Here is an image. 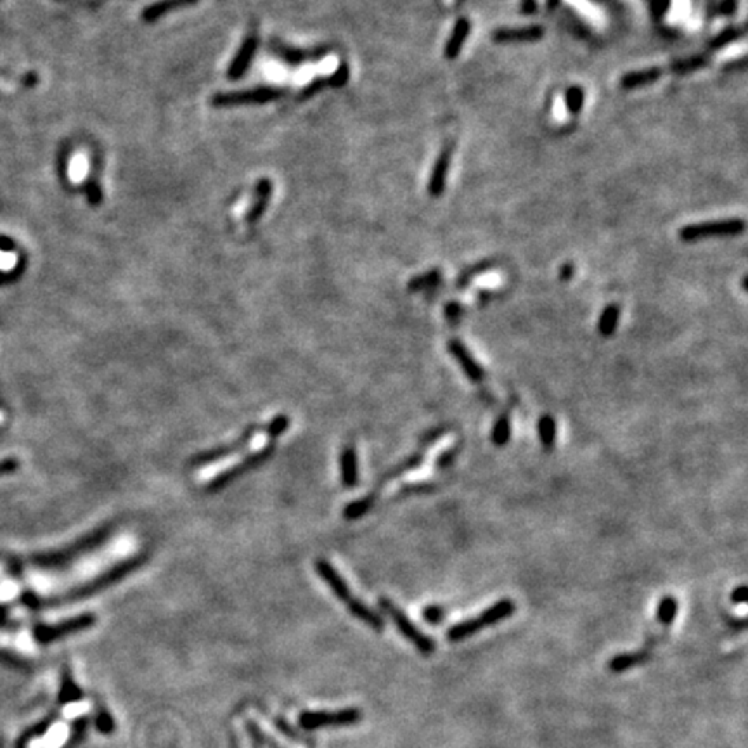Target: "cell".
Masks as SVG:
<instances>
[{
    "label": "cell",
    "instance_id": "6da1fadb",
    "mask_svg": "<svg viewBox=\"0 0 748 748\" xmlns=\"http://www.w3.org/2000/svg\"><path fill=\"white\" fill-rule=\"evenodd\" d=\"M146 561H148V555H146V553H137L136 556H130V558L120 561V563L113 565V567H110L108 570H104L103 574H99L96 579L89 581L87 584L71 589L70 593L65 594V596L52 598V600H49V603L51 605L75 603V601H82V600H87V598L96 596V594L103 593V591L108 589V587L118 584L120 581L129 577L132 572H136L137 568H141Z\"/></svg>",
    "mask_w": 748,
    "mask_h": 748
},
{
    "label": "cell",
    "instance_id": "7a4b0ae2",
    "mask_svg": "<svg viewBox=\"0 0 748 748\" xmlns=\"http://www.w3.org/2000/svg\"><path fill=\"white\" fill-rule=\"evenodd\" d=\"M515 610H516L515 601L510 600V598H504V600L496 601V603L491 605L489 608H485L484 612H482L478 617H475V619L461 620V622L449 627L447 639L451 643L465 641V639L470 638V636L477 634V632L485 629V627H492V626H496V624L503 622V620L510 619V617L515 613Z\"/></svg>",
    "mask_w": 748,
    "mask_h": 748
},
{
    "label": "cell",
    "instance_id": "3957f363",
    "mask_svg": "<svg viewBox=\"0 0 748 748\" xmlns=\"http://www.w3.org/2000/svg\"><path fill=\"white\" fill-rule=\"evenodd\" d=\"M378 607H380V610H383V612L390 617L392 622H394L395 627H397V631L407 639V641L411 643V645L414 646V648L418 650V652H420L421 654H425V657L433 654V652L437 650L435 641H433L430 636H426L421 629H418L416 624H414L413 620L406 615L404 610H400L394 601L388 600V598H385V596L378 598Z\"/></svg>",
    "mask_w": 748,
    "mask_h": 748
},
{
    "label": "cell",
    "instance_id": "277c9868",
    "mask_svg": "<svg viewBox=\"0 0 748 748\" xmlns=\"http://www.w3.org/2000/svg\"><path fill=\"white\" fill-rule=\"evenodd\" d=\"M276 452V444L269 442L265 447H262L260 451L253 452V454L246 456L243 461L236 463L234 466L227 468L226 471H222V473H219L217 477H213L210 482H208L207 485L203 487V492L205 494H217L220 491H224L226 487H229L231 484H234L236 480H239V478H243L245 475H248L250 471L257 470L258 466H262L264 463H267L269 459L274 456Z\"/></svg>",
    "mask_w": 748,
    "mask_h": 748
},
{
    "label": "cell",
    "instance_id": "5b68a950",
    "mask_svg": "<svg viewBox=\"0 0 748 748\" xmlns=\"http://www.w3.org/2000/svg\"><path fill=\"white\" fill-rule=\"evenodd\" d=\"M113 532H115V523H106V525H103L101 529L87 534L85 537L78 539L75 544L61 549V551L52 553V555H47V556H40V558H37V563L46 565V567H58V565L70 563V561L80 558V556L85 555V553H89V551H92V549L103 546L108 539L113 536Z\"/></svg>",
    "mask_w": 748,
    "mask_h": 748
},
{
    "label": "cell",
    "instance_id": "8992f818",
    "mask_svg": "<svg viewBox=\"0 0 748 748\" xmlns=\"http://www.w3.org/2000/svg\"><path fill=\"white\" fill-rule=\"evenodd\" d=\"M258 432H264V426H262V425L246 426L245 432H243L241 435L238 437V439L233 440V442L219 445V447L208 449V451L198 452V454L191 456V458L187 459L186 466L187 468H201V466H208V465H213V463L222 461V459L231 458V456H234V454H238V452L245 451V449L250 445V442H252V440L255 439V435H257Z\"/></svg>",
    "mask_w": 748,
    "mask_h": 748
},
{
    "label": "cell",
    "instance_id": "52a82bcc",
    "mask_svg": "<svg viewBox=\"0 0 748 748\" xmlns=\"http://www.w3.org/2000/svg\"><path fill=\"white\" fill-rule=\"evenodd\" d=\"M362 719V712L359 709H343L336 712H302L298 717V724L305 731H316L323 728H342V726H354Z\"/></svg>",
    "mask_w": 748,
    "mask_h": 748
},
{
    "label": "cell",
    "instance_id": "ba28073f",
    "mask_svg": "<svg viewBox=\"0 0 748 748\" xmlns=\"http://www.w3.org/2000/svg\"><path fill=\"white\" fill-rule=\"evenodd\" d=\"M94 626H96V615H94V613H84V615H77L73 617V619L63 620L61 624H56V626H39L35 629V638L39 639L40 643H51L56 641V639L75 634V632L87 631Z\"/></svg>",
    "mask_w": 748,
    "mask_h": 748
},
{
    "label": "cell",
    "instance_id": "9c48e42d",
    "mask_svg": "<svg viewBox=\"0 0 748 748\" xmlns=\"http://www.w3.org/2000/svg\"><path fill=\"white\" fill-rule=\"evenodd\" d=\"M745 229V222L740 219L729 220H716L709 224H697V226H688L681 229V239L684 241H697V239L712 238V236H729L738 234Z\"/></svg>",
    "mask_w": 748,
    "mask_h": 748
},
{
    "label": "cell",
    "instance_id": "30bf717a",
    "mask_svg": "<svg viewBox=\"0 0 748 748\" xmlns=\"http://www.w3.org/2000/svg\"><path fill=\"white\" fill-rule=\"evenodd\" d=\"M316 572L321 575V577H323V581L326 582L329 589L333 591V594H335V596L338 598L342 603L347 605V608L354 603L355 598H354V594H352L349 584L343 581V577L338 574V570H336V568L333 567L328 560H323V558L316 560Z\"/></svg>",
    "mask_w": 748,
    "mask_h": 748
},
{
    "label": "cell",
    "instance_id": "8fae6325",
    "mask_svg": "<svg viewBox=\"0 0 748 748\" xmlns=\"http://www.w3.org/2000/svg\"><path fill=\"white\" fill-rule=\"evenodd\" d=\"M447 349L449 352H451L452 357L456 359V362L461 366L463 373L466 374L468 380L473 381V383H480V381H484V378H485L484 368H482V366L475 361L471 352L466 349V345L461 342V340H456V338L451 340V342L447 343Z\"/></svg>",
    "mask_w": 748,
    "mask_h": 748
},
{
    "label": "cell",
    "instance_id": "7c38bea8",
    "mask_svg": "<svg viewBox=\"0 0 748 748\" xmlns=\"http://www.w3.org/2000/svg\"><path fill=\"white\" fill-rule=\"evenodd\" d=\"M283 94V91H274V89H257L250 92H238V94H226V96H217L213 99V104L217 106H231V104H245V103H265Z\"/></svg>",
    "mask_w": 748,
    "mask_h": 748
},
{
    "label": "cell",
    "instance_id": "4fadbf2b",
    "mask_svg": "<svg viewBox=\"0 0 748 748\" xmlns=\"http://www.w3.org/2000/svg\"><path fill=\"white\" fill-rule=\"evenodd\" d=\"M342 485L345 489H355L359 485V461L354 445H345L340 456Z\"/></svg>",
    "mask_w": 748,
    "mask_h": 748
},
{
    "label": "cell",
    "instance_id": "5bb4252c",
    "mask_svg": "<svg viewBox=\"0 0 748 748\" xmlns=\"http://www.w3.org/2000/svg\"><path fill=\"white\" fill-rule=\"evenodd\" d=\"M349 612L355 617V619H359L361 622H364L366 626L369 627V629H373V631H376V632H381V631L385 629L383 617H381L378 612H374L371 607H368V605H366L364 601L355 600L354 603H352L350 607H349Z\"/></svg>",
    "mask_w": 748,
    "mask_h": 748
},
{
    "label": "cell",
    "instance_id": "9a60e30c",
    "mask_svg": "<svg viewBox=\"0 0 748 748\" xmlns=\"http://www.w3.org/2000/svg\"><path fill=\"white\" fill-rule=\"evenodd\" d=\"M423 458H425V456H423V452H414V454H411L409 458L404 459L402 463H399V465H395L394 468H390L388 471H385L383 477H381L380 480H378L376 492L380 491V489L383 487V485H387V482L395 480V478L402 477V475L407 473V471H413V470H416L418 466H421Z\"/></svg>",
    "mask_w": 748,
    "mask_h": 748
},
{
    "label": "cell",
    "instance_id": "2e32d148",
    "mask_svg": "<svg viewBox=\"0 0 748 748\" xmlns=\"http://www.w3.org/2000/svg\"><path fill=\"white\" fill-rule=\"evenodd\" d=\"M376 501H378L376 491L366 494V496L361 497V499L352 501V503H349L345 508H343V518L349 520V522H355V520L364 518V516L373 510Z\"/></svg>",
    "mask_w": 748,
    "mask_h": 748
},
{
    "label": "cell",
    "instance_id": "e0dca14e",
    "mask_svg": "<svg viewBox=\"0 0 748 748\" xmlns=\"http://www.w3.org/2000/svg\"><path fill=\"white\" fill-rule=\"evenodd\" d=\"M542 35H544V30H542L541 26H527V28L518 30H499V32L494 35V39L499 40V42H513V40H534Z\"/></svg>",
    "mask_w": 748,
    "mask_h": 748
},
{
    "label": "cell",
    "instance_id": "ac0fdd59",
    "mask_svg": "<svg viewBox=\"0 0 748 748\" xmlns=\"http://www.w3.org/2000/svg\"><path fill=\"white\" fill-rule=\"evenodd\" d=\"M449 162H451V151L445 149L442 155H440L439 162H437L435 165V170H433V175H432V182H430V191H432L433 196H439V194L442 193V189L445 186V177H447Z\"/></svg>",
    "mask_w": 748,
    "mask_h": 748
},
{
    "label": "cell",
    "instance_id": "d6986e66",
    "mask_svg": "<svg viewBox=\"0 0 748 748\" xmlns=\"http://www.w3.org/2000/svg\"><path fill=\"white\" fill-rule=\"evenodd\" d=\"M537 433H539V440H541L542 447H544L546 451H553V449H555V442H556L555 418L549 416V414L541 416V420L537 421Z\"/></svg>",
    "mask_w": 748,
    "mask_h": 748
},
{
    "label": "cell",
    "instance_id": "ffe728a7",
    "mask_svg": "<svg viewBox=\"0 0 748 748\" xmlns=\"http://www.w3.org/2000/svg\"><path fill=\"white\" fill-rule=\"evenodd\" d=\"M646 660V653H620L615 654L612 660L608 662V669L615 674H622V672L631 671L632 667L639 665L641 662Z\"/></svg>",
    "mask_w": 748,
    "mask_h": 748
},
{
    "label": "cell",
    "instance_id": "44dd1931",
    "mask_svg": "<svg viewBox=\"0 0 748 748\" xmlns=\"http://www.w3.org/2000/svg\"><path fill=\"white\" fill-rule=\"evenodd\" d=\"M84 698V691L77 686L73 678H71V671L68 667L63 672V683H61V691H59V703L66 705V703H75Z\"/></svg>",
    "mask_w": 748,
    "mask_h": 748
},
{
    "label": "cell",
    "instance_id": "7402d4cb",
    "mask_svg": "<svg viewBox=\"0 0 748 748\" xmlns=\"http://www.w3.org/2000/svg\"><path fill=\"white\" fill-rule=\"evenodd\" d=\"M619 319H620L619 305H615V304L608 305L607 309L603 310V314H601L600 323H598V331H600V335L605 336V338H610V336L615 333L617 326H619Z\"/></svg>",
    "mask_w": 748,
    "mask_h": 748
},
{
    "label": "cell",
    "instance_id": "603a6c76",
    "mask_svg": "<svg viewBox=\"0 0 748 748\" xmlns=\"http://www.w3.org/2000/svg\"><path fill=\"white\" fill-rule=\"evenodd\" d=\"M678 612H679L678 600H676L674 596H671V594H669V596H664L660 600V603H658V608H657L658 622L665 627L672 626V622H674L676 617H678Z\"/></svg>",
    "mask_w": 748,
    "mask_h": 748
},
{
    "label": "cell",
    "instance_id": "cb8c5ba5",
    "mask_svg": "<svg viewBox=\"0 0 748 748\" xmlns=\"http://www.w3.org/2000/svg\"><path fill=\"white\" fill-rule=\"evenodd\" d=\"M196 2V0H162V2L155 4V6H149L148 9L144 11V21H156L160 16H163L165 13H168V11L175 9V7H182V6H187V4H193Z\"/></svg>",
    "mask_w": 748,
    "mask_h": 748
},
{
    "label": "cell",
    "instance_id": "d4e9b609",
    "mask_svg": "<svg viewBox=\"0 0 748 748\" xmlns=\"http://www.w3.org/2000/svg\"><path fill=\"white\" fill-rule=\"evenodd\" d=\"M491 439H492V444L496 445V447H504V445L510 442V440H511V421H510V416H508V414H503V416L497 418L496 423H494Z\"/></svg>",
    "mask_w": 748,
    "mask_h": 748
},
{
    "label": "cell",
    "instance_id": "484cf974",
    "mask_svg": "<svg viewBox=\"0 0 748 748\" xmlns=\"http://www.w3.org/2000/svg\"><path fill=\"white\" fill-rule=\"evenodd\" d=\"M468 30H470V25H468L466 20H461L456 23L454 33H452V37H451V42L447 44V49H445L447 58L454 59L456 56L459 54V51H461V47H463V42H465V39L468 35Z\"/></svg>",
    "mask_w": 748,
    "mask_h": 748
},
{
    "label": "cell",
    "instance_id": "4316f807",
    "mask_svg": "<svg viewBox=\"0 0 748 748\" xmlns=\"http://www.w3.org/2000/svg\"><path fill=\"white\" fill-rule=\"evenodd\" d=\"M253 51H255V37H252V39L246 40V44L243 46L241 52H239V56L234 59L233 66H231V71H229L231 77H233V78L241 77L243 71H245L246 66H248L250 59H252Z\"/></svg>",
    "mask_w": 748,
    "mask_h": 748
},
{
    "label": "cell",
    "instance_id": "83f0119b",
    "mask_svg": "<svg viewBox=\"0 0 748 748\" xmlns=\"http://www.w3.org/2000/svg\"><path fill=\"white\" fill-rule=\"evenodd\" d=\"M660 73H662V70H658V68L638 71V73H629L622 78V87L624 89L641 87V85H646V84H650V82L657 80V78L660 77Z\"/></svg>",
    "mask_w": 748,
    "mask_h": 748
},
{
    "label": "cell",
    "instance_id": "f1b7e54d",
    "mask_svg": "<svg viewBox=\"0 0 748 748\" xmlns=\"http://www.w3.org/2000/svg\"><path fill=\"white\" fill-rule=\"evenodd\" d=\"M290 425H291V420L286 416V414H278V416L272 418V420L264 426V432L269 440H276L288 432Z\"/></svg>",
    "mask_w": 748,
    "mask_h": 748
},
{
    "label": "cell",
    "instance_id": "f546056e",
    "mask_svg": "<svg viewBox=\"0 0 748 748\" xmlns=\"http://www.w3.org/2000/svg\"><path fill=\"white\" fill-rule=\"evenodd\" d=\"M89 724H91V717H89V716L77 717V719H75V723L71 724V735H70L68 743H66V747L78 745V743H80L82 740L85 738V733H87Z\"/></svg>",
    "mask_w": 748,
    "mask_h": 748
},
{
    "label": "cell",
    "instance_id": "4dcf8cb0",
    "mask_svg": "<svg viewBox=\"0 0 748 748\" xmlns=\"http://www.w3.org/2000/svg\"><path fill=\"white\" fill-rule=\"evenodd\" d=\"M94 724H96V729L101 733V735H106V736L111 735V733L117 729L113 716H111L106 709H99V712L96 714V721H94Z\"/></svg>",
    "mask_w": 748,
    "mask_h": 748
},
{
    "label": "cell",
    "instance_id": "1f68e13d",
    "mask_svg": "<svg viewBox=\"0 0 748 748\" xmlns=\"http://www.w3.org/2000/svg\"><path fill=\"white\" fill-rule=\"evenodd\" d=\"M439 279H440V272L439 271L426 272V274L420 276V278H414L413 280H411L409 290L411 291L425 290V288H430V286H433V284L439 283Z\"/></svg>",
    "mask_w": 748,
    "mask_h": 748
},
{
    "label": "cell",
    "instance_id": "d6a6232c",
    "mask_svg": "<svg viewBox=\"0 0 748 748\" xmlns=\"http://www.w3.org/2000/svg\"><path fill=\"white\" fill-rule=\"evenodd\" d=\"M269 193H271V186H269L267 181H262L260 186H258V201H257V205H255V210H253L248 215L250 220H255L257 217L260 215L262 212H264L265 203H267Z\"/></svg>",
    "mask_w": 748,
    "mask_h": 748
},
{
    "label": "cell",
    "instance_id": "836d02e7",
    "mask_svg": "<svg viewBox=\"0 0 748 748\" xmlns=\"http://www.w3.org/2000/svg\"><path fill=\"white\" fill-rule=\"evenodd\" d=\"M423 619H425V622L432 624V626H439L445 619V610L439 607V605H428V607L423 608Z\"/></svg>",
    "mask_w": 748,
    "mask_h": 748
},
{
    "label": "cell",
    "instance_id": "e575fe53",
    "mask_svg": "<svg viewBox=\"0 0 748 748\" xmlns=\"http://www.w3.org/2000/svg\"><path fill=\"white\" fill-rule=\"evenodd\" d=\"M570 2H572V6L581 9L582 14H584L587 20L593 21V23H601V21H603V16L600 14V11H598L594 6H591V4L582 2V0H570Z\"/></svg>",
    "mask_w": 748,
    "mask_h": 748
},
{
    "label": "cell",
    "instance_id": "d590c367",
    "mask_svg": "<svg viewBox=\"0 0 748 748\" xmlns=\"http://www.w3.org/2000/svg\"><path fill=\"white\" fill-rule=\"evenodd\" d=\"M582 101H584V94L581 92V89L574 87L567 92V106L568 110L574 111V113H577V111L581 110Z\"/></svg>",
    "mask_w": 748,
    "mask_h": 748
},
{
    "label": "cell",
    "instance_id": "8d00e7d4",
    "mask_svg": "<svg viewBox=\"0 0 748 748\" xmlns=\"http://www.w3.org/2000/svg\"><path fill=\"white\" fill-rule=\"evenodd\" d=\"M458 452H459L458 447H452V449H447V451H444L442 454H440L439 458H437V466H439V468L451 466L452 463H454V459H456V456H458Z\"/></svg>",
    "mask_w": 748,
    "mask_h": 748
},
{
    "label": "cell",
    "instance_id": "74e56055",
    "mask_svg": "<svg viewBox=\"0 0 748 748\" xmlns=\"http://www.w3.org/2000/svg\"><path fill=\"white\" fill-rule=\"evenodd\" d=\"M85 167H87V162H85L84 156H77L73 162V170H71V175H73L75 179H82L84 177L85 170H87Z\"/></svg>",
    "mask_w": 748,
    "mask_h": 748
},
{
    "label": "cell",
    "instance_id": "f35d334b",
    "mask_svg": "<svg viewBox=\"0 0 748 748\" xmlns=\"http://www.w3.org/2000/svg\"><path fill=\"white\" fill-rule=\"evenodd\" d=\"M433 491L432 484H409L400 491V494H421Z\"/></svg>",
    "mask_w": 748,
    "mask_h": 748
},
{
    "label": "cell",
    "instance_id": "ab89813d",
    "mask_svg": "<svg viewBox=\"0 0 748 748\" xmlns=\"http://www.w3.org/2000/svg\"><path fill=\"white\" fill-rule=\"evenodd\" d=\"M444 433H447V428H445V426H439V428H435V430H428V432L421 437V444L433 442V440H437L439 437H442Z\"/></svg>",
    "mask_w": 748,
    "mask_h": 748
},
{
    "label": "cell",
    "instance_id": "60d3db41",
    "mask_svg": "<svg viewBox=\"0 0 748 748\" xmlns=\"http://www.w3.org/2000/svg\"><path fill=\"white\" fill-rule=\"evenodd\" d=\"M731 601L736 605H743L747 601V587L745 586H738L735 591L731 593Z\"/></svg>",
    "mask_w": 748,
    "mask_h": 748
},
{
    "label": "cell",
    "instance_id": "b9f144b4",
    "mask_svg": "<svg viewBox=\"0 0 748 748\" xmlns=\"http://www.w3.org/2000/svg\"><path fill=\"white\" fill-rule=\"evenodd\" d=\"M445 316H447V319H451L452 323H456V321L459 319V316H461V305L459 304H449L447 309H445Z\"/></svg>",
    "mask_w": 748,
    "mask_h": 748
},
{
    "label": "cell",
    "instance_id": "7bdbcfd3",
    "mask_svg": "<svg viewBox=\"0 0 748 748\" xmlns=\"http://www.w3.org/2000/svg\"><path fill=\"white\" fill-rule=\"evenodd\" d=\"M570 276H572V265H565L563 271H561V279L567 280V279H570Z\"/></svg>",
    "mask_w": 748,
    "mask_h": 748
},
{
    "label": "cell",
    "instance_id": "ee69618b",
    "mask_svg": "<svg viewBox=\"0 0 748 748\" xmlns=\"http://www.w3.org/2000/svg\"><path fill=\"white\" fill-rule=\"evenodd\" d=\"M561 99H558V108H556V117H558L560 120L565 118V111H563V106H561Z\"/></svg>",
    "mask_w": 748,
    "mask_h": 748
}]
</instances>
